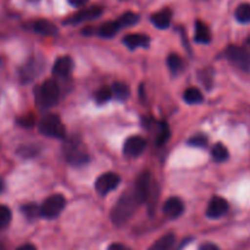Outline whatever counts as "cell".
<instances>
[{"label":"cell","mask_w":250,"mask_h":250,"mask_svg":"<svg viewBox=\"0 0 250 250\" xmlns=\"http://www.w3.org/2000/svg\"><path fill=\"white\" fill-rule=\"evenodd\" d=\"M141 204L134 190H128L117 200L111 211V220L116 226H122L132 217L137 207Z\"/></svg>","instance_id":"1"},{"label":"cell","mask_w":250,"mask_h":250,"mask_svg":"<svg viewBox=\"0 0 250 250\" xmlns=\"http://www.w3.org/2000/svg\"><path fill=\"white\" fill-rule=\"evenodd\" d=\"M59 102V85L54 80H46L36 90V104L39 109L46 110Z\"/></svg>","instance_id":"2"},{"label":"cell","mask_w":250,"mask_h":250,"mask_svg":"<svg viewBox=\"0 0 250 250\" xmlns=\"http://www.w3.org/2000/svg\"><path fill=\"white\" fill-rule=\"evenodd\" d=\"M39 131L42 134L46 137H54V138H65L66 128L63 126L60 117L55 114H48L39 122Z\"/></svg>","instance_id":"3"},{"label":"cell","mask_w":250,"mask_h":250,"mask_svg":"<svg viewBox=\"0 0 250 250\" xmlns=\"http://www.w3.org/2000/svg\"><path fill=\"white\" fill-rule=\"evenodd\" d=\"M65 207V197L61 194H54L49 197L48 199L44 200V203L41 207V215L45 217V219H55V217H58L61 214V211H62Z\"/></svg>","instance_id":"4"},{"label":"cell","mask_w":250,"mask_h":250,"mask_svg":"<svg viewBox=\"0 0 250 250\" xmlns=\"http://www.w3.org/2000/svg\"><path fill=\"white\" fill-rule=\"evenodd\" d=\"M226 56L229 61L238 66L239 68L244 71L250 70V53L241 46L231 45L227 48Z\"/></svg>","instance_id":"5"},{"label":"cell","mask_w":250,"mask_h":250,"mask_svg":"<svg viewBox=\"0 0 250 250\" xmlns=\"http://www.w3.org/2000/svg\"><path fill=\"white\" fill-rule=\"evenodd\" d=\"M120 185V176L114 172L103 173L95 181V189L99 194L106 195Z\"/></svg>","instance_id":"6"},{"label":"cell","mask_w":250,"mask_h":250,"mask_svg":"<svg viewBox=\"0 0 250 250\" xmlns=\"http://www.w3.org/2000/svg\"><path fill=\"white\" fill-rule=\"evenodd\" d=\"M150 186H151V178L150 173L148 171L146 172H142V175L137 178L136 185H134V193H136L137 198H138L139 203L143 204L149 197V193H150Z\"/></svg>","instance_id":"7"},{"label":"cell","mask_w":250,"mask_h":250,"mask_svg":"<svg viewBox=\"0 0 250 250\" xmlns=\"http://www.w3.org/2000/svg\"><path fill=\"white\" fill-rule=\"evenodd\" d=\"M146 146V142L143 137L133 136L126 139L124 146V151L127 156H139L144 151Z\"/></svg>","instance_id":"8"},{"label":"cell","mask_w":250,"mask_h":250,"mask_svg":"<svg viewBox=\"0 0 250 250\" xmlns=\"http://www.w3.org/2000/svg\"><path fill=\"white\" fill-rule=\"evenodd\" d=\"M229 203L221 197H214L208 205L207 215L210 219H219L229 211Z\"/></svg>","instance_id":"9"},{"label":"cell","mask_w":250,"mask_h":250,"mask_svg":"<svg viewBox=\"0 0 250 250\" xmlns=\"http://www.w3.org/2000/svg\"><path fill=\"white\" fill-rule=\"evenodd\" d=\"M103 14V9L100 6H92V7H87L84 10H81L80 12L75 14L73 16H71L70 19L66 21V23H80V22H84V21H89V20H94L97 17H99L100 15Z\"/></svg>","instance_id":"10"},{"label":"cell","mask_w":250,"mask_h":250,"mask_svg":"<svg viewBox=\"0 0 250 250\" xmlns=\"http://www.w3.org/2000/svg\"><path fill=\"white\" fill-rule=\"evenodd\" d=\"M163 211L170 219H176V217L181 216L182 212L185 211V204L180 198L172 197L166 200L163 207Z\"/></svg>","instance_id":"11"},{"label":"cell","mask_w":250,"mask_h":250,"mask_svg":"<svg viewBox=\"0 0 250 250\" xmlns=\"http://www.w3.org/2000/svg\"><path fill=\"white\" fill-rule=\"evenodd\" d=\"M66 158H67L68 163L71 165L75 166H82L88 163V155L83 150H81L80 146L73 144V146H68L67 151H66Z\"/></svg>","instance_id":"12"},{"label":"cell","mask_w":250,"mask_h":250,"mask_svg":"<svg viewBox=\"0 0 250 250\" xmlns=\"http://www.w3.org/2000/svg\"><path fill=\"white\" fill-rule=\"evenodd\" d=\"M72 70H73V61L70 56H62V58H59L53 66L54 75L60 76V77L68 76L71 72H72Z\"/></svg>","instance_id":"13"},{"label":"cell","mask_w":250,"mask_h":250,"mask_svg":"<svg viewBox=\"0 0 250 250\" xmlns=\"http://www.w3.org/2000/svg\"><path fill=\"white\" fill-rule=\"evenodd\" d=\"M171 19H172V11L167 7L151 15V22L154 23V26L160 29L167 28L171 23Z\"/></svg>","instance_id":"14"},{"label":"cell","mask_w":250,"mask_h":250,"mask_svg":"<svg viewBox=\"0 0 250 250\" xmlns=\"http://www.w3.org/2000/svg\"><path fill=\"white\" fill-rule=\"evenodd\" d=\"M124 43L132 50L137 48H148L150 44V38L146 34H128L124 39Z\"/></svg>","instance_id":"15"},{"label":"cell","mask_w":250,"mask_h":250,"mask_svg":"<svg viewBox=\"0 0 250 250\" xmlns=\"http://www.w3.org/2000/svg\"><path fill=\"white\" fill-rule=\"evenodd\" d=\"M34 31L37 33L42 34V36H46V37H54L58 34V27L55 26L54 23H51L50 21L48 20H38L34 23Z\"/></svg>","instance_id":"16"},{"label":"cell","mask_w":250,"mask_h":250,"mask_svg":"<svg viewBox=\"0 0 250 250\" xmlns=\"http://www.w3.org/2000/svg\"><path fill=\"white\" fill-rule=\"evenodd\" d=\"M195 42L202 44H208L211 42V32H210L209 27L202 21L195 22Z\"/></svg>","instance_id":"17"},{"label":"cell","mask_w":250,"mask_h":250,"mask_svg":"<svg viewBox=\"0 0 250 250\" xmlns=\"http://www.w3.org/2000/svg\"><path fill=\"white\" fill-rule=\"evenodd\" d=\"M176 237L173 233H167L159 238L153 246L149 248V250H170L175 244Z\"/></svg>","instance_id":"18"},{"label":"cell","mask_w":250,"mask_h":250,"mask_svg":"<svg viewBox=\"0 0 250 250\" xmlns=\"http://www.w3.org/2000/svg\"><path fill=\"white\" fill-rule=\"evenodd\" d=\"M120 28H121V26H120L119 21H110L100 27L99 34L103 38H112L114 36H116Z\"/></svg>","instance_id":"19"},{"label":"cell","mask_w":250,"mask_h":250,"mask_svg":"<svg viewBox=\"0 0 250 250\" xmlns=\"http://www.w3.org/2000/svg\"><path fill=\"white\" fill-rule=\"evenodd\" d=\"M183 99L186 100V103L188 104H200V103L204 100V97H203L202 92H200L198 88H188L187 90L183 94Z\"/></svg>","instance_id":"20"},{"label":"cell","mask_w":250,"mask_h":250,"mask_svg":"<svg viewBox=\"0 0 250 250\" xmlns=\"http://www.w3.org/2000/svg\"><path fill=\"white\" fill-rule=\"evenodd\" d=\"M211 156L216 163H224V161H226L229 156V149H227L222 143L215 144L214 148L211 149Z\"/></svg>","instance_id":"21"},{"label":"cell","mask_w":250,"mask_h":250,"mask_svg":"<svg viewBox=\"0 0 250 250\" xmlns=\"http://www.w3.org/2000/svg\"><path fill=\"white\" fill-rule=\"evenodd\" d=\"M112 93L119 100H127L131 94V90L127 84L122 82H115L112 84Z\"/></svg>","instance_id":"22"},{"label":"cell","mask_w":250,"mask_h":250,"mask_svg":"<svg viewBox=\"0 0 250 250\" xmlns=\"http://www.w3.org/2000/svg\"><path fill=\"white\" fill-rule=\"evenodd\" d=\"M158 134H156V144L158 146H164L170 138V128H168L166 122H159L158 125Z\"/></svg>","instance_id":"23"},{"label":"cell","mask_w":250,"mask_h":250,"mask_svg":"<svg viewBox=\"0 0 250 250\" xmlns=\"http://www.w3.org/2000/svg\"><path fill=\"white\" fill-rule=\"evenodd\" d=\"M236 19L237 21H239L241 23H248L250 22V4L248 2H244V4H241L236 9Z\"/></svg>","instance_id":"24"},{"label":"cell","mask_w":250,"mask_h":250,"mask_svg":"<svg viewBox=\"0 0 250 250\" xmlns=\"http://www.w3.org/2000/svg\"><path fill=\"white\" fill-rule=\"evenodd\" d=\"M117 21H119L121 28L122 27L132 26V24H136L137 22L139 21V15L136 14V12H131V11L126 12V14L122 15Z\"/></svg>","instance_id":"25"},{"label":"cell","mask_w":250,"mask_h":250,"mask_svg":"<svg viewBox=\"0 0 250 250\" xmlns=\"http://www.w3.org/2000/svg\"><path fill=\"white\" fill-rule=\"evenodd\" d=\"M167 65L173 73H180L183 70V60L176 54H171L167 58Z\"/></svg>","instance_id":"26"},{"label":"cell","mask_w":250,"mask_h":250,"mask_svg":"<svg viewBox=\"0 0 250 250\" xmlns=\"http://www.w3.org/2000/svg\"><path fill=\"white\" fill-rule=\"evenodd\" d=\"M112 95H114L112 89H110V88L107 87H103L100 88L97 92V94H95V100H97L99 104H104V103L109 102V100L111 99Z\"/></svg>","instance_id":"27"},{"label":"cell","mask_w":250,"mask_h":250,"mask_svg":"<svg viewBox=\"0 0 250 250\" xmlns=\"http://www.w3.org/2000/svg\"><path fill=\"white\" fill-rule=\"evenodd\" d=\"M11 221V210L5 205H0V229H4Z\"/></svg>","instance_id":"28"},{"label":"cell","mask_w":250,"mask_h":250,"mask_svg":"<svg viewBox=\"0 0 250 250\" xmlns=\"http://www.w3.org/2000/svg\"><path fill=\"white\" fill-rule=\"evenodd\" d=\"M22 212H23L24 216L28 217V219H34V217H37L38 215H41V208H38L34 204H27L22 208Z\"/></svg>","instance_id":"29"},{"label":"cell","mask_w":250,"mask_h":250,"mask_svg":"<svg viewBox=\"0 0 250 250\" xmlns=\"http://www.w3.org/2000/svg\"><path fill=\"white\" fill-rule=\"evenodd\" d=\"M188 144L190 146H195V148H204V146H208V138L204 134H198V136L190 138L188 141Z\"/></svg>","instance_id":"30"},{"label":"cell","mask_w":250,"mask_h":250,"mask_svg":"<svg viewBox=\"0 0 250 250\" xmlns=\"http://www.w3.org/2000/svg\"><path fill=\"white\" fill-rule=\"evenodd\" d=\"M20 125L23 127H27V128H31V127L34 126V124H36V120H34V117L32 116V115H27V116H23L22 119L19 120Z\"/></svg>","instance_id":"31"},{"label":"cell","mask_w":250,"mask_h":250,"mask_svg":"<svg viewBox=\"0 0 250 250\" xmlns=\"http://www.w3.org/2000/svg\"><path fill=\"white\" fill-rule=\"evenodd\" d=\"M107 250H131V249L121 243H112V244H110Z\"/></svg>","instance_id":"32"},{"label":"cell","mask_w":250,"mask_h":250,"mask_svg":"<svg viewBox=\"0 0 250 250\" xmlns=\"http://www.w3.org/2000/svg\"><path fill=\"white\" fill-rule=\"evenodd\" d=\"M67 1L75 7H82V6H84V5L87 4L89 0H67Z\"/></svg>","instance_id":"33"},{"label":"cell","mask_w":250,"mask_h":250,"mask_svg":"<svg viewBox=\"0 0 250 250\" xmlns=\"http://www.w3.org/2000/svg\"><path fill=\"white\" fill-rule=\"evenodd\" d=\"M199 250H219V248L214 243H204L200 246Z\"/></svg>","instance_id":"34"},{"label":"cell","mask_w":250,"mask_h":250,"mask_svg":"<svg viewBox=\"0 0 250 250\" xmlns=\"http://www.w3.org/2000/svg\"><path fill=\"white\" fill-rule=\"evenodd\" d=\"M16 250H37V248L33 244H23V246L19 247Z\"/></svg>","instance_id":"35"},{"label":"cell","mask_w":250,"mask_h":250,"mask_svg":"<svg viewBox=\"0 0 250 250\" xmlns=\"http://www.w3.org/2000/svg\"><path fill=\"white\" fill-rule=\"evenodd\" d=\"M2 189H4V182H2V181L0 180V193L2 192Z\"/></svg>","instance_id":"36"},{"label":"cell","mask_w":250,"mask_h":250,"mask_svg":"<svg viewBox=\"0 0 250 250\" xmlns=\"http://www.w3.org/2000/svg\"><path fill=\"white\" fill-rule=\"evenodd\" d=\"M0 250H6V249H5V247H4V246H2V244H1V243H0Z\"/></svg>","instance_id":"37"},{"label":"cell","mask_w":250,"mask_h":250,"mask_svg":"<svg viewBox=\"0 0 250 250\" xmlns=\"http://www.w3.org/2000/svg\"><path fill=\"white\" fill-rule=\"evenodd\" d=\"M29 1H33V2H36V1H39V0H29Z\"/></svg>","instance_id":"38"},{"label":"cell","mask_w":250,"mask_h":250,"mask_svg":"<svg viewBox=\"0 0 250 250\" xmlns=\"http://www.w3.org/2000/svg\"><path fill=\"white\" fill-rule=\"evenodd\" d=\"M249 43H250V39H249Z\"/></svg>","instance_id":"39"}]
</instances>
